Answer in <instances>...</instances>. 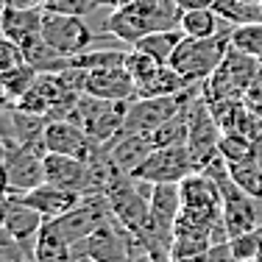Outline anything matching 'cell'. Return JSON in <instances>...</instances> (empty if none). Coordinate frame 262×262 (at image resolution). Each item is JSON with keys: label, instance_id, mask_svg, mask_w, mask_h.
I'll list each match as a JSON object with an SVG mask.
<instances>
[{"label": "cell", "instance_id": "cell-1", "mask_svg": "<svg viewBox=\"0 0 262 262\" xmlns=\"http://www.w3.org/2000/svg\"><path fill=\"white\" fill-rule=\"evenodd\" d=\"M232 51V26L223 28L221 34L207 36V39H192L184 36L182 45L176 48L170 59V67L182 76L187 84H204L217 73L223 59Z\"/></svg>", "mask_w": 262, "mask_h": 262}, {"label": "cell", "instance_id": "cell-2", "mask_svg": "<svg viewBox=\"0 0 262 262\" xmlns=\"http://www.w3.org/2000/svg\"><path fill=\"white\" fill-rule=\"evenodd\" d=\"M128 115V101H103V98H92V95H81L78 106L67 120L78 123L86 128V134L98 142V145H109L120 137L123 123Z\"/></svg>", "mask_w": 262, "mask_h": 262}, {"label": "cell", "instance_id": "cell-3", "mask_svg": "<svg viewBox=\"0 0 262 262\" xmlns=\"http://www.w3.org/2000/svg\"><path fill=\"white\" fill-rule=\"evenodd\" d=\"M195 86H187L179 95H165V98H137L128 103V115L123 123L120 137H131V134H151L154 128H159L162 123H167L170 117L182 115L187 109V103L195 98Z\"/></svg>", "mask_w": 262, "mask_h": 262}, {"label": "cell", "instance_id": "cell-4", "mask_svg": "<svg viewBox=\"0 0 262 262\" xmlns=\"http://www.w3.org/2000/svg\"><path fill=\"white\" fill-rule=\"evenodd\" d=\"M221 137L223 128L212 106L207 103V98L195 95L187 106V148H190L198 170H204L209 162L221 157Z\"/></svg>", "mask_w": 262, "mask_h": 262}, {"label": "cell", "instance_id": "cell-5", "mask_svg": "<svg viewBox=\"0 0 262 262\" xmlns=\"http://www.w3.org/2000/svg\"><path fill=\"white\" fill-rule=\"evenodd\" d=\"M103 36H109V34H92L81 14H64V11L45 9V17H42V39L51 48H56L61 56H70L73 59V56L90 51L92 42L103 39Z\"/></svg>", "mask_w": 262, "mask_h": 262}, {"label": "cell", "instance_id": "cell-6", "mask_svg": "<svg viewBox=\"0 0 262 262\" xmlns=\"http://www.w3.org/2000/svg\"><path fill=\"white\" fill-rule=\"evenodd\" d=\"M45 148L42 145H14L3 148V176L6 192L26 195L45 184Z\"/></svg>", "mask_w": 262, "mask_h": 262}, {"label": "cell", "instance_id": "cell-7", "mask_svg": "<svg viewBox=\"0 0 262 262\" xmlns=\"http://www.w3.org/2000/svg\"><path fill=\"white\" fill-rule=\"evenodd\" d=\"M195 170L198 165L184 142V145H170V148H154V154L131 176L145 184H182Z\"/></svg>", "mask_w": 262, "mask_h": 262}, {"label": "cell", "instance_id": "cell-8", "mask_svg": "<svg viewBox=\"0 0 262 262\" xmlns=\"http://www.w3.org/2000/svg\"><path fill=\"white\" fill-rule=\"evenodd\" d=\"M76 251L90 254L98 262H134L137 251V237L123 226L117 217H109L106 223L95 229L92 234H86L84 240L76 246Z\"/></svg>", "mask_w": 262, "mask_h": 262}, {"label": "cell", "instance_id": "cell-9", "mask_svg": "<svg viewBox=\"0 0 262 262\" xmlns=\"http://www.w3.org/2000/svg\"><path fill=\"white\" fill-rule=\"evenodd\" d=\"M182 209L209 221H223V192L207 170H195L182 182Z\"/></svg>", "mask_w": 262, "mask_h": 262}, {"label": "cell", "instance_id": "cell-10", "mask_svg": "<svg viewBox=\"0 0 262 262\" xmlns=\"http://www.w3.org/2000/svg\"><path fill=\"white\" fill-rule=\"evenodd\" d=\"M45 148H48V154H64V157H78V159L90 162V157L98 151V142L78 123L51 120L45 128Z\"/></svg>", "mask_w": 262, "mask_h": 262}, {"label": "cell", "instance_id": "cell-11", "mask_svg": "<svg viewBox=\"0 0 262 262\" xmlns=\"http://www.w3.org/2000/svg\"><path fill=\"white\" fill-rule=\"evenodd\" d=\"M45 226V215L36 212L34 207H28L20 195H11L6 192L3 201V232L11 234L20 246H31V254H34V243L39 237V229Z\"/></svg>", "mask_w": 262, "mask_h": 262}, {"label": "cell", "instance_id": "cell-12", "mask_svg": "<svg viewBox=\"0 0 262 262\" xmlns=\"http://www.w3.org/2000/svg\"><path fill=\"white\" fill-rule=\"evenodd\" d=\"M45 182L78 195H90V162L64 154H45Z\"/></svg>", "mask_w": 262, "mask_h": 262}, {"label": "cell", "instance_id": "cell-13", "mask_svg": "<svg viewBox=\"0 0 262 262\" xmlns=\"http://www.w3.org/2000/svg\"><path fill=\"white\" fill-rule=\"evenodd\" d=\"M42 17H45V9H9V6H3V20H0L3 39L14 42L23 51L36 45L42 39Z\"/></svg>", "mask_w": 262, "mask_h": 262}, {"label": "cell", "instance_id": "cell-14", "mask_svg": "<svg viewBox=\"0 0 262 262\" xmlns=\"http://www.w3.org/2000/svg\"><path fill=\"white\" fill-rule=\"evenodd\" d=\"M86 95L103 98V101H137V84L126 67H109V70H90L86 76Z\"/></svg>", "mask_w": 262, "mask_h": 262}, {"label": "cell", "instance_id": "cell-15", "mask_svg": "<svg viewBox=\"0 0 262 262\" xmlns=\"http://www.w3.org/2000/svg\"><path fill=\"white\" fill-rule=\"evenodd\" d=\"M179 212H182V184H151V226L173 237Z\"/></svg>", "mask_w": 262, "mask_h": 262}, {"label": "cell", "instance_id": "cell-16", "mask_svg": "<svg viewBox=\"0 0 262 262\" xmlns=\"http://www.w3.org/2000/svg\"><path fill=\"white\" fill-rule=\"evenodd\" d=\"M20 198L28 204V207H34L36 212H42L45 221H53V217L70 212L73 207H78V201L84 195L70 192V190H61V187H53V184L45 182L42 187H36V190H31V192H26V195H20Z\"/></svg>", "mask_w": 262, "mask_h": 262}, {"label": "cell", "instance_id": "cell-17", "mask_svg": "<svg viewBox=\"0 0 262 262\" xmlns=\"http://www.w3.org/2000/svg\"><path fill=\"white\" fill-rule=\"evenodd\" d=\"M106 148H109V154H112V159H115V165L120 167L123 173H128V176L154 154V145H151V140H148L145 134L117 137V140L109 142Z\"/></svg>", "mask_w": 262, "mask_h": 262}, {"label": "cell", "instance_id": "cell-18", "mask_svg": "<svg viewBox=\"0 0 262 262\" xmlns=\"http://www.w3.org/2000/svg\"><path fill=\"white\" fill-rule=\"evenodd\" d=\"M34 262H70L76 257V246L67 240L51 221H45V226L39 229V237L34 243Z\"/></svg>", "mask_w": 262, "mask_h": 262}, {"label": "cell", "instance_id": "cell-19", "mask_svg": "<svg viewBox=\"0 0 262 262\" xmlns=\"http://www.w3.org/2000/svg\"><path fill=\"white\" fill-rule=\"evenodd\" d=\"M182 39H184V31L182 28L151 31V34H145L137 45H131V48H137V51H142L148 56H154L159 64H170V59H173V53H176V48L182 45Z\"/></svg>", "mask_w": 262, "mask_h": 262}, {"label": "cell", "instance_id": "cell-20", "mask_svg": "<svg viewBox=\"0 0 262 262\" xmlns=\"http://www.w3.org/2000/svg\"><path fill=\"white\" fill-rule=\"evenodd\" d=\"M221 17H217L215 9H192V11H184L182 14V31L184 36H192V39H207V36H215L221 34Z\"/></svg>", "mask_w": 262, "mask_h": 262}, {"label": "cell", "instance_id": "cell-21", "mask_svg": "<svg viewBox=\"0 0 262 262\" xmlns=\"http://www.w3.org/2000/svg\"><path fill=\"white\" fill-rule=\"evenodd\" d=\"M187 86H192V84H187V81L179 76V73L173 70L170 64H162L157 76L148 81V84H142L140 90H137V98H165V95H179V92H184Z\"/></svg>", "mask_w": 262, "mask_h": 262}, {"label": "cell", "instance_id": "cell-22", "mask_svg": "<svg viewBox=\"0 0 262 262\" xmlns=\"http://www.w3.org/2000/svg\"><path fill=\"white\" fill-rule=\"evenodd\" d=\"M221 157L234 165V162H248V159H259V142L251 137L240 134V131H223L221 137Z\"/></svg>", "mask_w": 262, "mask_h": 262}, {"label": "cell", "instance_id": "cell-23", "mask_svg": "<svg viewBox=\"0 0 262 262\" xmlns=\"http://www.w3.org/2000/svg\"><path fill=\"white\" fill-rule=\"evenodd\" d=\"M212 9L217 11L223 23L229 26H248V23H262V6L246 3V0H215Z\"/></svg>", "mask_w": 262, "mask_h": 262}, {"label": "cell", "instance_id": "cell-24", "mask_svg": "<svg viewBox=\"0 0 262 262\" xmlns=\"http://www.w3.org/2000/svg\"><path fill=\"white\" fill-rule=\"evenodd\" d=\"M39 78V73L34 70V67L23 64L17 67V70H9V73H0V84H3V98H6V106H14L17 101H20L23 95L34 86V81Z\"/></svg>", "mask_w": 262, "mask_h": 262}, {"label": "cell", "instance_id": "cell-25", "mask_svg": "<svg viewBox=\"0 0 262 262\" xmlns=\"http://www.w3.org/2000/svg\"><path fill=\"white\" fill-rule=\"evenodd\" d=\"M229 173H232L234 184L240 187L243 192H248V195H254V198H262V162L259 159L234 162V165H229Z\"/></svg>", "mask_w": 262, "mask_h": 262}, {"label": "cell", "instance_id": "cell-26", "mask_svg": "<svg viewBox=\"0 0 262 262\" xmlns=\"http://www.w3.org/2000/svg\"><path fill=\"white\" fill-rule=\"evenodd\" d=\"M190 106V103H187ZM151 140L154 148H170V145H184L187 142V109L182 115L170 117L167 123H162L159 128H154L151 134H145Z\"/></svg>", "mask_w": 262, "mask_h": 262}, {"label": "cell", "instance_id": "cell-27", "mask_svg": "<svg viewBox=\"0 0 262 262\" xmlns=\"http://www.w3.org/2000/svg\"><path fill=\"white\" fill-rule=\"evenodd\" d=\"M128 51H84L73 56L70 64L81 67V70H109V67H123L126 64Z\"/></svg>", "mask_w": 262, "mask_h": 262}, {"label": "cell", "instance_id": "cell-28", "mask_svg": "<svg viewBox=\"0 0 262 262\" xmlns=\"http://www.w3.org/2000/svg\"><path fill=\"white\" fill-rule=\"evenodd\" d=\"M232 48L254 59H262V23L232 26Z\"/></svg>", "mask_w": 262, "mask_h": 262}, {"label": "cell", "instance_id": "cell-29", "mask_svg": "<svg viewBox=\"0 0 262 262\" xmlns=\"http://www.w3.org/2000/svg\"><path fill=\"white\" fill-rule=\"evenodd\" d=\"M128 70V76L134 78V84H137V90H140L142 84H148L154 76L159 73V61L154 59V56H148V53H142V51H137V48H131V51L126 53V64H123Z\"/></svg>", "mask_w": 262, "mask_h": 262}, {"label": "cell", "instance_id": "cell-30", "mask_svg": "<svg viewBox=\"0 0 262 262\" xmlns=\"http://www.w3.org/2000/svg\"><path fill=\"white\" fill-rule=\"evenodd\" d=\"M209 240H192V237H173L170 262H207Z\"/></svg>", "mask_w": 262, "mask_h": 262}, {"label": "cell", "instance_id": "cell-31", "mask_svg": "<svg viewBox=\"0 0 262 262\" xmlns=\"http://www.w3.org/2000/svg\"><path fill=\"white\" fill-rule=\"evenodd\" d=\"M14 106H17V109H23V112H31V115L48 117V112H51V98H48V90H45V81H42V76L34 81V86H31V90Z\"/></svg>", "mask_w": 262, "mask_h": 262}, {"label": "cell", "instance_id": "cell-32", "mask_svg": "<svg viewBox=\"0 0 262 262\" xmlns=\"http://www.w3.org/2000/svg\"><path fill=\"white\" fill-rule=\"evenodd\" d=\"M232 251L237 262H246V259H254L262 254V229H254V232H246V234H237L232 237Z\"/></svg>", "mask_w": 262, "mask_h": 262}, {"label": "cell", "instance_id": "cell-33", "mask_svg": "<svg viewBox=\"0 0 262 262\" xmlns=\"http://www.w3.org/2000/svg\"><path fill=\"white\" fill-rule=\"evenodd\" d=\"M243 103L248 109H254L257 115H262V64L257 67V73H254L251 81L246 84V90H243Z\"/></svg>", "mask_w": 262, "mask_h": 262}, {"label": "cell", "instance_id": "cell-34", "mask_svg": "<svg viewBox=\"0 0 262 262\" xmlns=\"http://www.w3.org/2000/svg\"><path fill=\"white\" fill-rule=\"evenodd\" d=\"M26 64V53H23V48H17L14 42L3 39V45H0V73H9V70H17V67Z\"/></svg>", "mask_w": 262, "mask_h": 262}, {"label": "cell", "instance_id": "cell-35", "mask_svg": "<svg viewBox=\"0 0 262 262\" xmlns=\"http://www.w3.org/2000/svg\"><path fill=\"white\" fill-rule=\"evenodd\" d=\"M0 262H34V257H26V246H20L11 234L3 232V240H0Z\"/></svg>", "mask_w": 262, "mask_h": 262}, {"label": "cell", "instance_id": "cell-36", "mask_svg": "<svg viewBox=\"0 0 262 262\" xmlns=\"http://www.w3.org/2000/svg\"><path fill=\"white\" fill-rule=\"evenodd\" d=\"M207 262H237L234 251H232V243H229V240L212 243L209 251H207Z\"/></svg>", "mask_w": 262, "mask_h": 262}, {"label": "cell", "instance_id": "cell-37", "mask_svg": "<svg viewBox=\"0 0 262 262\" xmlns=\"http://www.w3.org/2000/svg\"><path fill=\"white\" fill-rule=\"evenodd\" d=\"M176 6L182 11H192V9H212L215 0H176Z\"/></svg>", "mask_w": 262, "mask_h": 262}, {"label": "cell", "instance_id": "cell-38", "mask_svg": "<svg viewBox=\"0 0 262 262\" xmlns=\"http://www.w3.org/2000/svg\"><path fill=\"white\" fill-rule=\"evenodd\" d=\"M9 9H45V0H3Z\"/></svg>", "mask_w": 262, "mask_h": 262}, {"label": "cell", "instance_id": "cell-39", "mask_svg": "<svg viewBox=\"0 0 262 262\" xmlns=\"http://www.w3.org/2000/svg\"><path fill=\"white\" fill-rule=\"evenodd\" d=\"M70 262H98V259H92L90 254H81V251H76V257H73Z\"/></svg>", "mask_w": 262, "mask_h": 262}, {"label": "cell", "instance_id": "cell-40", "mask_svg": "<svg viewBox=\"0 0 262 262\" xmlns=\"http://www.w3.org/2000/svg\"><path fill=\"white\" fill-rule=\"evenodd\" d=\"M123 0H98V6H120Z\"/></svg>", "mask_w": 262, "mask_h": 262}, {"label": "cell", "instance_id": "cell-41", "mask_svg": "<svg viewBox=\"0 0 262 262\" xmlns=\"http://www.w3.org/2000/svg\"><path fill=\"white\" fill-rule=\"evenodd\" d=\"M246 262H262V254H259V257H254V259H246Z\"/></svg>", "mask_w": 262, "mask_h": 262}, {"label": "cell", "instance_id": "cell-42", "mask_svg": "<svg viewBox=\"0 0 262 262\" xmlns=\"http://www.w3.org/2000/svg\"><path fill=\"white\" fill-rule=\"evenodd\" d=\"M246 3H257V6H262V0H246Z\"/></svg>", "mask_w": 262, "mask_h": 262}]
</instances>
